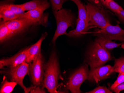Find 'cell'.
<instances>
[{"mask_svg":"<svg viewBox=\"0 0 124 93\" xmlns=\"http://www.w3.org/2000/svg\"><path fill=\"white\" fill-rule=\"evenodd\" d=\"M44 69L42 87L47 89L50 93H58L57 88L60 71L58 57L55 52H52L48 62L45 64Z\"/></svg>","mask_w":124,"mask_h":93,"instance_id":"1","label":"cell"},{"mask_svg":"<svg viewBox=\"0 0 124 93\" xmlns=\"http://www.w3.org/2000/svg\"><path fill=\"white\" fill-rule=\"evenodd\" d=\"M85 61L90 67V71L102 66L113 59L110 53L97 42H93L87 50Z\"/></svg>","mask_w":124,"mask_h":93,"instance_id":"2","label":"cell"},{"mask_svg":"<svg viewBox=\"0 0 124 93\" xmlns=\"http://www.w3.org/2000/svg\"><path fill=\"white\" fill-rule=\"evenodd\" d=\"M53 13L57 23V29L52 40V43H55L60 36L67 35V30L69 27H74L76 18L71 11L67 9L62 8Z\"/></svg>","mask_w":124,"mask_h":93,"instance_id":"3","label":"cell"},{"mask_svg":"<svg viewBox=\"0 0 124 93\" xmlns=\"http://www.w3.org/2000/svg\"><path fill=\"white\" fill-rule=\"evenodd\" d=\"M85 7L90 27L94 26L103 29L111 25L108 14L103 7H98L89 2L87 3Z\"/></svg>","mask_w":124,"mask_h":93,"instance_id":"4","label":"cell"},{"mask_svg":"<svg viewBox=\"0 0 124 93\" xmlns=\"http://www.w3.org/2000/svg\"><path fill=\"white\" fill-rule=\"evenodd\" d=\"M90 71L87 63L76 70L69 78L67 84L68 89L71 93H81V86L85 80H88Z\"/></svg>","mask_w":124,"mask_h":93,"instance_id":"5","label":"cell"},{"mask_svg":"<svg viewBox=\"0 0 124 93\" xmlns=\"http://www.w3.org/2000/svg\"><path fill=\"white\" fill-rule=\"evenodd\" d=\"M44 64L41 53L37 56L31 64L29 73L33 85L39 86L42 84L44 74Z\"/></svg>","mask_w":124,"mask_h":93,"instance_id":"6","label":"cell"},{"mask_svg":"<svg viewBox=\"0 0 124 93\" xmlns=\"http://www.w3.org/2000/svg\"><path fill=\"white\" fill-rule=\"evenodd\" d=\"M93 35L110 41L115 40L124 42V30L118 24L116 26L109 25L104 29H96Z\"/></svg>","mask_w":124,"mask_h":93,"instance_id":"7","label":"cell"},{"mask_svg":"<svg viewBox=\"0 0 124 93\" xmlns=\"http://www.w3.org/2000/svg\"><path fill=\"white\" fill-rule=\"evenodd\" d=\"M30 65L25 62L17 66L10 68L8 73L12 81L15 82L20 85L24 90V93H30L28 87H26L23 84V81L25 76L29 74Z\"/></svg>","mask_w":124,"mask_h":93,"instance_id":"8","label":"cell"},{"mask_svg":"<svg viewBox=\"0 0 124 93\" xmlns=\"http://www.w3.org/2000/svg\"><path fill=\"white\" fill-rule=\"evenodd\" d=\"M5 22L14 35L23 32L30 26L38 25L32 20L25 18H19Z\"/></svg>","mask_w":124,"mask_h":93,"instance_id":"9","label":"cell"},{"mask_svg":"<svg viewBox=\"0 0 124 93\" xmlns=\"http://www.w3.org/2000/svg\"><path fill=\"white\" fill-rule=\"evenodd\" d=\"M113 72V66L110 65L102 66L90 71L88 80L98 84L99 81L108 78Z\"/></svg>","mask_w":124,"mask_h":93,"instance_id":"10","label":"cell"},{"mask_svg":"<svg viewBox=\"0 0 124 93\" xmlns=\"http://www.w3.org/2000/svg\"><path fill=\"white\" fill-rule=\"evenodd\" d=\"M28 49H25L8 59L0 60V68L2 69L4 66H7L10 68H13L24 62H26Z\"/></svg>","mask_w":124,"mask_h":93,"instance_id":"11","label":"cell"},{"mask_svg":"<svg viewBox=\"0 0 124 93\" xmlns=\"http://www.w3.org/2000/svg\"><path fill=\"white\" fill-rule=\"evenodd\" d=\"M44 12L39 9L29 10L25 12L21 18L28 19L37 23L38 25L46 26L48 22V15L44 14Z\"/></svg>","mask_w":124,"mask_h":93,"instance_id":"12","label":"cell"},{"mask_svg":"<svg viewBox=\"0 0 124 93\" xmlns=\"http://www.w3.org/2000/svg\"><path fill=\"white\" fill-rule=\"evenodd\" d=\"M19 5L24 11L34 9L41 10L44 11L50 6L48 0H32L23 4H19Z\"/></svg>","mask_w":124,"mask_h":93,"instance_id":"13","label":"cell"},{"mask_svg":"<svg viewBox=\"0 0 124 93\" xmlns=\"http://www.w3.org/2000/svg\"><path fill=\"white\" fill-rule=\"evenodd\" d=\"M47 35V32H46L42 34L40 39L28 49L27 50V59L26 62L31 63L34 59L41 53V48L42 42L46 39Z\"/></svg>","mask_w":124,"mask_h":93,"instance_id":"14","label":"cell"},{"mask_svg":"<svg viewBox=\"0 0 124 93\" xmlns=\"http://www.w3.org/2000/svg\"><path fill=\"white\" fill-rule=\"evenodd\" d=\"M76 29L68 33L67 36L70 37H80L85 34L90 28L89 22L87 20L77 19Z\"/></svg>","mask_w":124,"mask_h":93,"instance_id":"15","label":"cell"},{"mask_svg":"<svg viewBox=\"0 0 124 93\" xmlns=\"http://www.w3.org/2000/svg\"><path fill=\"white\" fill-rule=\"evenodd\" d=\"M94 41L98 43L102 48L108 51L122 45L124 43V42H123L121 43H117L115 42L112 41L99 37H97L95 38Z\"/></svg>","mask_w":124,"mask_h":93,"instance_id":"16","label":"cell"},{"mask_svg":"<svg viewBox=\"0 0 124 93\" xmlns=\"http://www.w3.org/2000/svg\"><path fill=\"white\" fill-rule=\"evenodd\" d=\"M22 15L16 14L7 8L0 7V18L5 22L21 18Z\"/></svg>","mask_w":124,"mask_h":93,"instance_id":"17","label":"cell"},{"mask_svg":"<svg viewBox=\"0 0 124 93\" xmlns=\"http://www.w3.org/2000/svg\"><path fill=\"white\" fill-rule=\"evenodd\" d=\"M15 35L8 28L5 22H0V42L2 43L7 41Z\"/></svg>","mask_w":124,"mask_h":93,"instance_id":"18","label":"cell"},{"mask_svg":"<svg viewBox=\"0 0 124 93\" xmlns=\"http://www.w3.org/2000/svg\"><path fill=\"white\" fill-rule=\"evenodd\" d=\"M75 3L78 7V18L88 21L87 14L85 6L80 0H70Z\"/></svg>","mask_w":124,"mask_h":93,"instance_id":"19","label":"cell"},{"mask_svg":"<svg viewBox=\"0 0 124 93\" xmlns=\"http://www.w3.org/2000/svg\"><path fill=\"white\" fill-rule=\"evenodd\" d=\"M103 6L106 7L111 11L115 13L123 8L113 0H100Z\"/></svg>","mask_w":124,"mask_h":93,"instance_id":"20","label":"cell"},{"mask_svg":"<svg viewBox=\"0 0 124 93\" xmlns=\"http://www.w3.org/2000/svg\"><path fill=\"white\" fill-rule=\"evenodd\" d=\"M17 84H18L16 82L12 81L11 82H8L6 79H5L0 88V93H11Z\"/></svg>","mask_w":124,"mask_h":93,"instance_id":"21","label":"cell"},{"mask_svg":"<svg viewBox=\"0 0 124 93\" xmlns=\"http://www.w3.org/2000/svg\"><path fill=\"white\" fill-rule=\"evenodd\" d=\"M0 7L7 8L18 15H22L25 13V11L21 8L19 5H15L13 3H1Z\"/></svg>","mask_w":124,"mask_h":93,"instance_id":"22","label":"cell"},{"mask_svg":"<svg viewBox=\"0 0 124 93\" xmlns=\"http://www.w3.org/2000/svg\"><path fill=\"white\" fill-rule=\"evenodd\" d=\"M114 72L124 73V57H120L115 59L113 66Z\"/></svg>","mask_w":124,"mask_h":93,"instance_id":"23","label":"cell"},{"mask_svg":"<svg viewBox=\"0 0 124 93\" xmlns=\"http://www.w3.org/2000/svg\"><path fill=\"white\" fill-rule=\"evenodd\" d=\"M53 12L57 11L62 8L64 3L68 0H50Z\"/></svg>","mask_w":124,"mask_h":93,"instance_id":"24","label":"cell"},{"mask_svg":"<svg viewBox=\"0 0 124 93\" xmlns=\"http://www.w3.org/2000/svg\"><path fill=\"white\" fill-rule=\"evenodd\" d=\"M124 82V73H119L118 76L117 80L115 81L113 84L110 87V89L111 91H113L116 87L119 86Z\"/></svg>","mask_w":124,"mask_h":93,"instance_id":"25","label":"cell"},{"mask_svg":"<svg viewBox=\"0 0 124 93\" xmlns=\"http://www.w3.org/2000/svg\"><path fill=\"white\" fill-rule=\"evenodd\" d=\"M86 93H113L112 91L104 86L97 87L92 91H90Z\"/></svg>","mask_w":124,"mask_h":93,"instance_id":"26","label":"cell"},{"mask_svg":"<svg viewBox=\"0 0 124 93\" xmlns=\"http://www.w3.org/2000/svg\"><path fill=\"white\" fill-rule=\"evenodd\" d=\"M31 93H46V92L45 91L43 87H40L39 86H32L28 87Z\"/></svg>","mask_w":124,"mask_h":93,"instance_id":"27","label":"cell"},{"mask_svg":"<svg viewBox=\"0 0 124 93\" xmlns=\"http://www.w3.org/2000/svg\"><path fill=\"white\" fill-rule=\"evenodd\" d=\"M120 21L124 23V10L123 9L119 10L115 13Z\"/></svg>","mask_w":124,"mask_h":93,"instance_id":"28","label":"cell"},{"mask_svg":"<svg viewBox=\"0 0 124 93\" xmlns=\"http://www.w3.org/2000/svg\"><path fill=\"white\" fill-rule=\"evenodd\" d=\"M123 90H124V82L116 87L113 91L116 93H119L121 91Z\"/></svg>","mask_w":124,"mask_h":93,"instance_id":"29","label":"cell"},{"mask_svg":"<svg viewBox=\"0 0 124 93\" xmlns=\"http://www.w3.org/2000/svg\"><path fill=\"white\" fill-rule=\"evenodd\" d=\"M87 0L88 1L89 3L95 5L98 7H103V6L101 3L100 0Z\"/></svg>","mask_w":124,"mask_h":93,"instance_id":"30","label":"cell"},{"mask_svg":"<svg viewBox=\"0 0 124 93\" xmlns=\"http://www.w3.org/2000/svg\"><path fill=\"white\" fill-rule=\"evenodd\" d=\"M121 48L124 50V43H123L122 45H121Z\"/></svg>","mask_w":124,"mask_h":93,"instance_id":"31","label":"cell"}]
</instances>
